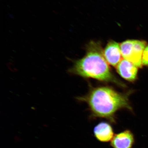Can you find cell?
<instances>
[{
    "mask_svg": "<svg viewBox=\"0 0 148 148\" xmlns=\"http://www.w3.org/2000/svg\"><path fill=\"white\" fill-rule=\"evenodd\" d=\"M109 64L104 57L100 42L90 41L87 46L84 56L75 61L68 72L84 78L94 79L125 86L114 76Z\"/></svg>",
    "mask_w": 148,
    "mask_h": 148,
    "instance_id": "cell-1",
    "label": "cell"
},
{
    "mask_svg": "<svg viewBox=\"0 0 148 148\" xmlns=\"http://www.w3.org/2000/svg\"><path fill=\"white\" fill-rule=\"evenodd\" d=\"M129 96L109 87L101 86L92 89L87 95L77 99L87 103L93 116L106 118L113 123L118 110L122 108L132 110Z\"/></svg>",
    "mask_w": 148,
    "mask_h": 148,
    "instance_id": "cell-2",
    "label": "cell"
},
{
    "mask_svg": "<svg viewBox=\"0 0 148 148\" xmlns=\"http://www.w3.org/2000/svg\"><path fill=\"white\" fill-rule=\"evenodd\" d=\"M120 48L123 58L132 63L138 68L142 66V56L147 46L145 41L138 40H127L122 42Z\"/></svg>",
    "mask_w": 148,
    "mask_h": 148,
    "instance_id": "cell-3",
    "label": "cell"
},
{
    "mask_svg": "<svg viewBox=\"0 0 148 148\" xmlns=\"http://www.w3.org/2000/svg\"><path fill=\"white\" fill-rule=\"evenodd\" d=\"M103 53L107 62L114 67H116L123 58L120 45L114 40L108 42L103 50Z\"/></svg>",
    "mask_w": 148,
    "mask_h": 148,
    "instance_id": "cell-4",
    "label": "cell"
},
{
    "mask_svg": "<svg viewBox=\"0 0 148 148\" xmlns=\"http://www.w3.org/2000/svg\"><path fill=\"white\" fill-rule=\"evenodd\" d=\"M116 68L118 74L130 82H134L137 77L138 67L125 59H122Z\"/></svg>",
    "mask_w": 148,
    "mask_h": 148,
    "instance_id": "cell-5",
    "label": "cell"
},
{
    "mask_svg": "<svg viewBox=\"0 0 148 148\" xmlns=\"http://www.w3.org/2000/svg\"><path fill=\"white\" fill-rule=\"evenodd\" d=\"M134 142V134L127 130L114 135L110 145L112 148H132Z\"/></svg>",
    "mask_w": 148,
    "mask_h": 148,
    "instance_id": "cell-6",
    "label": "cell"
},
{
    "mask_svg": "<svg viewBox=\"0 0 148 148\" xmlns=\"http://www.w3.org/2000/svg\"><path fill=\"white\" fill-rule=\"evenodd\" d=\"M94 134L97 139L103 142L111 141L114 136L113 130L110 124L101 122L94 129Z\"/></svg>",
    "mask_w": 148,
    "mask_h": 148,
    "instance_id": "cell-7",
    "label": "cell"
},
{
    "mask_svg": "<svg viewBox=\"0 0 148 148\" xmlns=\"http://www.w3.org/2000/svg\"><path fill=\"white\" fill-rule=\"evenodd\" d=\"M142 65L148 66V45L144 49L142 59Z\"/></svg>",
    "mask_w": 148,
    "mask_h": 148,
    "instance_id": "cell-8",
    "label": "cell"
}]
</instances>
